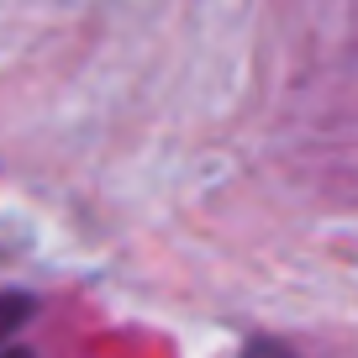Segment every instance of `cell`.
Here are the masks:
<instances>
[{
	"label": "cell",
	"mask_w": 358,
	"mask_h": 358,
	"mask_svg": "<svg viewBox=\"0 0 358 358\" xmlns=\"http://www.w3.org/2000/svg\"><path fill=\"white\" fill-rule=\"evenodd\" d=\"M243 358H290V348H280V343H253Z\"/></svg>",
	"instance_id": "1"
}]
</instances>
